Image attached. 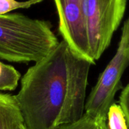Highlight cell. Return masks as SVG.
Returning <instances> with one entry per match:
<instances>
[{"mask_svg": "<svg viewBox=\"0 0 129 129\" xmlns=\"http://www.w3.org/2000/svg\"><path fill=\"white\" fill-rule=\"evenodd\" d=\"M23 123L15 95L0 92V129H17Z\"/></svg>", "mask_w": 129, "mask_h": 129, "instance_id": "8992f818", "label": "cell"}, {"mask_svg": "<svg viewBox=\"0 0 129 129\" xmlns=\"http://www.w3.org/2000/svg\"><path fill=\"white\" fill-rule=\"evenodd\" d=\"M58 16V30L70 48L94 64L91 58L83 17L84 0H54Z\"/></svg>", "mask_w": 129, "mask_h": 129, "instance_id": "5b68a950", "label": "cell"}, {"mask_svg": "<svg viewBox=\"0 0 129 129\" xmlns=\"http://www.w3.org/2000/svg\"><path fill=\"white\" fill-rule=\"evenodd\" d=\"M119 105L123 110L129 128V83L124 88L120 94Z\"/></svg>", "mask_w": 129, "mask_h": 129, "instance_id": "8fae6325", "label": "cell"}, {"mask_svg": "<svg viewBox=\"0 0 129 129\" xmlns=\"http://www.w3.org/2000/svg\"><path fill=\"white\" fill-rule=\"evenodd\" d=\"M17 129H27V128H26V127L25 126V125L23 123V124H21V125H19V127H18V128Z\"/></svg>", "mask_w": 129, "mask_h": 129, "instance_id": "4fadbf2b", "label": "cell"}, {"mask_svg": "<svg viewBox=\"0 0 129 129\" xmlns=\"http://www.w3.org/2000/svg\"><path fill=\"white\" fill-rule=\"evenodd\" d=\"M128 65L125 38L122 33L114 57L101 74L86 101L85 114L94 118L107 119L108 110L114 103L115 95L121 86L122 76Z\"/></svg>", "mask_w": 129, "mask_h": 129, "instance_id": "277c9868", "label": "cell"}, {"mask_svg": "<svg viewBox=\"0 0 129 129\" xmlns=\"http://www.w3.org/2000/svg\"><path fill=\"white\" fill-rule=\"evenodd\" d=\"M20 73L14 67L0 61V91H11L17 88Z\"/></svg>", "mask_w": 129, "mask_h": 129, "instance_id": "52a82bcc", "label": "cell"}, {"mask_svg": "<svg viewBox=\"0 0 129 129\" xmlns=\"http://www.w3.org/2000/svg\"><path fill=\"white\" fill-rule=\"evenodd\" d=\"M91 65L62 40L30 67L15 95L26 128L58 129L80 119Z\"/></svg>", "mask_w": 129, "mask_h": 129, "instance_id": "6da1fadb", "label": "cell"}, {"mask_svg": "<svg viewBox=\"0 0 129 129\" xmlns=\"http://www.w3.org/2000/svg\"><path fill=\"white\" fill-rule=\"evenodd\" d=\"M122 33L124 34L125 38V48L127 50V52L129 55V18L125 22L124 26L122 27Z\"/></svg>", "mask_w": 129, "mask_h": 129, "instance_id": "7c38bea8", "label": "cell"}, {"mask_svg": "<svg viewBox=\"0 0 129 129\" xmlns=\"http://www.w3.org/2000/svg\"><path fill=\"white\" fill-rule=\"evenodd\" d=\"M59 43L51 22L20 13L0 15V58L9 62H38Z\"/></svg>", "mask_w": 129, "mask_h": 129, "instance_id": "7a4b0ae2", "label": "cell"}, {"mask_svg": "<svg viewBox=\"0 0 129 129\" xmlns=\"http://www.w3.org/2000/svg\"><path fill=\"white\" fill-rule=\"evenodd\" d=\"M58 129H108L107 119L94 118L87 114H84L83 116L70 124L62 125Z\"/></svg>", "mask_w": 129, "mask_h": 129, "instance_id": "ba28073f", "label": "cell"}, {"mask_svg": "<svg viewBox=\"0 0 129 129\" xmlns=\"http://www.w3.org/2000/svg\"><path fill=\"white\" fill-rule=\"evenodd\" d=\"M43 0H26L24 2L17 0H0V15L7 14L10 11L20 8H29L37 5Z\"/></svg>", "mask_w": 129, "mask_h": 129, "instance_id": "30bf717a", "label": "cell"}, {"mask_svg": "<svg viewBox=\"0 0 129 129\" xmlns=\"http://www.w3.org/2000/svg\"><path fill=\"white\" fill-rule=\"evenodd\" d=\"M107 120L108 129H129L125 114L119 104L113 103L110 107Z\"/></svg>", "mask_w": 129, "mask_h": 129, "instance_id": "9c48e42d", "label": "cell"}, {"mask_svg": "<svg viewBox=\"0 0 129 129\" xmlns=\"http://www.w3.org/2000/svg\"><path fill=\"white\" fill-rule=\"evenodd\" d=\"M127 0H84L83 17L94 63L109 47L125 12Z\"/></svg>", "mask_w": 129, "mask_h": 129, "instance_id": "3957f363", "label": "cell"}]
</instances>
